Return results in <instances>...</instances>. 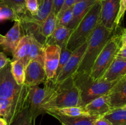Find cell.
<instances>
[{"label": "cell", "instance_id": "cell-1", "mask_svg": "<svg viewBox=\"0 0 126 125\" xmlns=\"http://www.w3.org/2000/svg\"><path fill=\"white\" fill-rule=\"evenodd\" d=\"M10 62L0 70V117L8 125L27 107L30 90L28 86L16 83L11 74Z\"/></svg>", "mask_w": 126, "mask_h": 125}, {"label": "cell", "instance_id": "cell-2", "mask_svg": "<svg viewBox=\"0 0 126 125\" xmlns=\"http://www.w3.org/2000/svg\"><path fill=\"white\" fill-rule=\"evenodd\" d=\"M44 88L46 94L41 107L44 113L47 109L80 106L79 91L72 76L58 83L46 79Z\"/></svg>", "mask_w": 126, "mask_h": 125}, {"label": "cell", "instance_id": "cell-3", "mask_svg": "<svg viewBox=\"0 0 126 125\" xmlns=\"http://www.w3.org/2000/svg\"><path fill=\"white\" fill-rule=\"evenodd\" d=\"M72 77L79 91L80 106L82 107L93 99L108 94L119 81L107 82L102 79L95 80L90 73L85 72H76Z\"/></svg>", "mask_w": 126, "mask_h": 125}, {"label": "cell", "instance_id": "cell-4", "mask_svg": "<svg viewBox=\"0 0 126 125\" xmlns=\"http://www.w3.org/2000/svg\"><path fill=\"white\" fill-rule=\"evenodd\" d=\"M113 31L98 24L87 40V47L76 72L90 73L92 66Z\"/></svg>", "mask_w": 126, "mask_h": 125}, {"label": "cell", "instance_id": "cell-5", "mask_svg": "<svg viewBox=\"0 0 126 125\" xmlns=\"http://www.w3.org/2000/svg\"><path fill=\"white\" fill-rule=\"evenodd\" d=\"M101 4L100 0L93 5L76 28L73 30L66 48L74 51L86 42L99 23Z\"/></svg>", "mask_w": 126, "mask_h": 125}, {"label": "cell", "instance_id": "cell-6", "mask_svg": "<svg viewBox=\"0 0 126 125\" xmlns=\"http://www.w3.org/2000/svg\"><path fill=\"white\" fill-rule=\"evenodd\" d=\"M121 47L120 34L112 35L96 58L91 69L90 74L94 80H98L102 78L116 57Z\"/></svg>", "mask_w": 126, "mask_h": 125}, {"label": "cell", "instance_id": "cell-7", "mask_svg": "<svg viewBox=\"0 0 126 125\" xmlns=\"http://www.w3.org/2000/svg\"><path fill=\"white\" fill-rule=\"evenodd\" d=\"M46 79L44 59L38 58L31 60L26 66L24 84L32 87L44 83Z\"/></svg>", "mask_w": 126, "mask_h": 125}, {"label": "cell", "instance_id": "cell-8", "mask_svg": "<svg viewBox=\"0 0 126 125\" xmlns=\"http://www.w3.org/2000/svg\"><path fill=\"white\" fill-rule=\"evenodd\" d=\"M100 16L98 24L113 32L116 29L115 22L119 7L120 0H100Z\"/></svg>", "mask_w": 126, "mask_h": 125}, {"label": "cell", "instance_id": "cell-9", "mask_svg": "<svg viewBox=\"0 0 126 125\" xmlns=\"http://www.w3.org/2000/svg\"><path fill=\"white\" fill-rule=\"evenodd\" d=\"M61 49L57 45H45L44 49V66L47 80L54 79L56 76Z\"/></svg>", "mask_w": 126, "mask_h": 125}, {"label": "cell", "instance_id": "cell-10", "mask_svg": "<svg viewBox=\"0 0 126 125\" xmlns=\"http://www.w3.org/2000/svg\"><path fill=\"white\" fill-rule=\"evenodd\" d=\"M87 47V41L85 42L82 45L73 51L72 54L67 63L63 67L62 71L58 75L57 77L54 79H52L55 83L60 82L72 76L77 71L78 68L81 62V59Z\"/></svg>", "mask_w": 126, "mask_h": 125}, {"label": "cell", "instance_id": "cell-11", "mask_svg": "<svg viewBox=\"0 0 126 125\" xmlns=\"http://www.w3.org/2000/svg\"><path fill=\"white\" fill-rule=\"evenodd\" d=\"M45 94L46 90L44 88H41L39 85L30 87L27 107L34 120L38 115L44 114L41 107L45 98Z\"/></svg>", "mask_w": 126, "mask_h": 125}, {"label": "cell", "instance_id": "cell-12", "mask_svg": "<svg viewBox=\"0 0 126 125\" xmlns=\"http://www.w3.org/2000/svg\"><path fill=\"white\" fill-rule=\"evenodd\" d=\"M112 110L123 108L126 105V79L119 80L107 94Z\"/></svg>", "mask_w": 126, "mask_h": 125}, {"label": "cell", "instance_id": "cell-13", "mask_svg": "<svg viewBox=\"0 0 126 125\" xmlns=\"http://www.w3.org/2000/svg\"><path fill=\"white\" fill-rule=\"evenodd\" d=\"M24 35L20 22L19 20L15 21L13 26L6 33V35L4 36V38L1 44L2 50L5 52L13 55L20 40Z\"/></svg>", "mask_w": 126, "mask_h": 125}, {"label": "cell", "instance_id": "cell-14", "mask_svg": "<svg viewBox=\"0 0 126 125\" xmlns=\"http://www.w3.org/2000/svg\"><path fill=\"white\" fill-rule=\"evenodd\" d=\"M89 116L103 117L112 110L107 94L95 98L83 106Z\"/></svg>", "mask_w": 126, "mask_h": 125}, {"label": "cell", "instance_id": "cell-15", "mask_svg": "<svg viewBox=\"0 0 126 125\" xmlns=\"http://www.w3.org/2000/svg\"><path fill=\"white\" fill-rule=\"evenodd\" d=\"M126 75V60L116 57L101 79L107 82L118 81Z\"/></svg>", "mask_w": 126, "mask_h": 125}, {"label": "cell", "instance_id": "cell-16", "mask_svg": "<svg viewBox=\"0 0 126 125\" xmlns=\"http://www.w3.org/2000/svg\"><path fill=\"white\" fill-rule=\"evenodd\" d=\"M99 0H82L75 3L73 6V17L72 21L68 26V28L73 30L90 9Z\"/></svg>", "mask_w": 126, "mask_h": 125}, {"label": "cell", "instance_id": "cell-17", "mask_svg": "<svg viewBox=\"0 0 126 125\" xmlns=\"http://www.w3.org/2000/svg\"><path fill=\"white\" fill-rule=\"evenodd\" d=\"M72 31L73 29L68 27L57 25L54 33L46 40L45 45L54 44L60 47L61 49L66 48L68 41Z\"/></svg>", "mask_w": 126, "mask_h": 125}, {"label": "cell", "instance_id": "cell-18", "mask_svg": "<svg viewBox=\"0 0 126 125\" xmlns=\"http://www.w3.org/2000/svg\"><path fill=\"white\" fill-rule=\"evenodd\" d=\"M52 8L53 0H43L41 3L39 4L36 15H32L28 11L22 15L28 20L39 25L41 26L42 22L52 12Z\"/></svg>", "mask_w": 126, "mask_h": 125}, {"label": "cell", "instance_id": "cell-19", "mask_svg": "<svg viewBox=\"0 0 126 125\" xmlns=\"http://www.w3.org/2000/svg\"><path fill=\"white\" fill-rule=\"evenodd\" d=\"M31 45V37L28 35H24L20 40L17 45L14 52L13 58L11 61H15L17 60H22L24 62L25 65L27 66L29 63L28 61V55H29L30 49Z\"/></svg>", "mask_w": 126, "mask_h": 125}, {"label": "cell", "instance_id": "cell-20", "mask_svg": "<svg viewBox=\"0 0 126 125\" xmlns=\"http://www.w3.org/2000/svg\"><path fill=\"white\" fill-rule=\"evenodd\" d=\"M59 120L62 125H93L95 120L99 117L92 116H79L69 117L56 114H50Z\"/></svg>", "mask_w": 126, "mask_h": 125}, {"label": "cell", "instance_id": "cell-21", "mask_svg": "<svg viewBox=\"0 0 126 125\" xmlns=\"http://www.w3.org/2000/svg\"><path fill=\"white\" fill-rule=\"evenodd\" d=\"M45 113L56 114L62 116L74 117L79 116H89L84 107L82 106L66 107L58 108V109H47L45 110Z\"/></svg>", "mask_w": 126, "mask_h": 125}, {"label": "cell", "instance_id": "cell-22", "mask_svg": "<svg viewBox=\"0 0 126 125\" xmlns=\"http://www.w3.org/2000/svg\"><path fill=\"white\" fill-rule=\"evenodd\" d=\"M57 26V17L52 12L42 22L40 26V33L45 42L51 36ZM46 44V42H45Z\"/></svg>", "mask_w": 126, "mask_h": 125}, {"label": "cell", "instance_id": "cell-23", "mask_svg": "<svg viewBox=\"0 0 126 125\" xmlns=\"http://www.w3.org/2000/svg\"><path fill=\"white\" fill-rule=\"evenodd\" d=\"M11 71L14 79L18 85L24 84L25 68L24 62L22 60L11 61Z\"/></svg>", "mask_w": 126, "mask_h": 125}, {"label": "cell", "instance_id": "cell-24", "mask_svg": "<svg viewBox=\"0 0 126 125\" xmlns=\"http://www.w3.org/2000/svg\"><path fill=\"white\" fill-rule=\"evenodd\" d=\"M103 117L113 125H126V110L123 108L112 110Z\"/></svg>", "mask_w": 126, "mask_h": 125}, {"label": "cell", "instance_id": "cell-25", "mask_svg": "<svg viewBox=\"0 0 126 125\" xmlns=\"http://www.w3.org/2000/svg\"><path fill=\"white\" fill-rule=\"evenodd\" d=\"M31 37V45L28 55V61L38 58L44 59V45L33 37Z\"/></svg>", "mask_w": 126, "mask_h": 125}, {"label": "cell", "instance_id": "cell-26", "mask_svg": "<svg viewBox=\"0 0 126 125\" xmlns=\"http://www.w3.org/2000/svg\"><path fill=\"white\" fill-rule=\"evenodd\" d=\"M19 19V15L2 1H0V23L7 20L17 21Z\"/></svg>", "mask_w": 126, "mask_h": 125}, {"label": "cell", "instance_id": "cell-27", "mask_svg": "<svg viewBox=\"0 0 126 125\" xmlns=\"http://www.w3.org/2000/svg\"><path fill=\"white\" fill-rule=\"evenodd\" d=\"M34 119L28 107L20 113L9 125H34Z\"/></svg>", "mask_w": 126, "mask_h": 125}, {"label": "cell", "instance_id": "cell-28", "mask_svg": "<svg viewBox=\"0 0 126 125\" xmlns=\"http://www.w3.org/2000/svg\"><path fill=\"white\" fill-rule=\"evenodd\" d=\"M11 7L18 15L27 12L26 8V0H0Z\"/></svg>", "mask_w": 126, "mask_h": 125}, {"label": "cell", "instance_id": "cell-29", "mask_svg": "<svg viewBox=\"0 0 126 125\" xmlns=\"http://www.w3.org/2000/svg\"><path fill=\"white\" fill-rule=\"evenodd\" d=\"M72 51L68 49L67 48H65V49H62L60 50V58H59V65H58L57 70L56 72V76L55 78H56L58 76V75L60 73L63 67L67 63L68 61L70 59V56H71V54H72Z\"/></svg>", "mask_w": 126, "mask_h": 125}, {"label": "cell", "instance_id": "cell-30", "mask_svg": "<svg viewBox=\"0 0 126 125\" xmlns=\"http://www.w3.org/2000/svg\"><path fill=\"white\" fill-rule=\"evenodd\" d=\"M73 17V7H71L66 10L61 15L57 17V25L68 27L72 21Z\"/></svg>", "mask_w": 126, "mask_h": 125}, {"label": "cell", "instance_id": "cell-31", "mask_svg": "<svg viewBox=\"0 0 126 125\" xmlns=\"http://www.w3.org/2000/svg\"><path fill=\"white\" fill-rule=\"evenodd\" d=\"M39 6L38 0H26V8L32 15H36Z\"/></svg>", "mask_w": 126, "mask_h": 125}, {"label": "cell", "instance_id": "cell-32", "mask_svg": "<svg viewBox=\"0 0 126 125\" xmlns=\"http://www.w3.org/2000/svg\"><path fill=\"white\" fill-rule=\"evenodd\" d=\"M126 11V0H120L119 2V7L118 11V15H117L116 19L115 22L116 28L120 25L121 22L124 17Z\"/></svg>", "mask_w": 126, "mask_h": 125}, {"label": "cell", "instance_id": "cell-33", "mask_svg": "<svg viewBox=\"0 0 126 125\" xmlns=\"http://www.w3.org/2000/svg\"><path fill=\"white\" fill-rule=\"evenodd\" d=\"M64 2H65V0H53L52 12L56 15V17L60 12Z\"/></svg>", "mask_w": 126, "mask_h": 125}, {"label": "cell", "instance_id": "cell-34", "mask_svg": "<svg viewBox=\"0 0 126 125\" xmlns=\"http://www.w3.org/2000/svg\"><path fill=\"white\" fill-rule=\"evenodd\" d=\"M75 1H76V0H65V2H64L63 5L62 7L61 10H60L59 14L57 15V17L61 15L62 14V13H63L66 10H67L68 9H69L70 7H73V6L75 4Z\"/></svg>", "mask_w": 126, "mask_h": 125}, {"label": "cell", "instance_id": "cell-35", "mask_svg": "<svg viewBox=\"0 0 126 125\" xmlns=\"http://www.w3.org/2000/svg\"><path fill=\"white\" fill-rule=\"evenodd\" d=\"M10 62L11 60L9 58H8L4 53L0 51V70L7 66Z\"/></svg>", "mask_w": 126, "mask_h": 125}, {"label": "cell", "instance_id": "cell-36", "mask_svg": "<svg viewBox=\"0 0 126 125\" xmlns=\"http://www.w3.org/2000/svg\"><path fill=\"white\" fill-rule=\"evenodd\" d=\"M93 125H113L105 117H99L95 120Z\"/></svg>", "mask_w": 126, "mask_h": 125}, {"label": "cell", "instance_id": "cell-37", "mask_svg": "<svg viewBox=\"0 0 126 125\" xmlns=\"http://www.w3.org/2000/svg\"><path fill=\"white\" fill-rule=\"evenodd\" d=\"M121 36V49H123L126 47V28H124L120 34Z\"/></svg>", "mask_w": 126, "mask_h": 125}, {"label": "cell", "instance_id": "cell-38", "mask_svg": "<svg viewBox=\"0 0 126 125\" xmlns=\"http://www.w3.org/2000/svg\"><path fill=\"white\" fill-rule=\"evenodd\" d=\"M116 57L126 60V47L119 50V51L117 53Z\"/></svg>", "mask_w": 126, "mask_h": 125}, {"label": "cell", "instance_id": "cell-39", "mask_svg": "<svg viewBox=\"0 0 126 125\" xmlns=\"http://www.w3.org/2000/svg\"><path fill=\"white\" fill-rule=\"evenodd\" d=\"M0 125H8L6 120L0 117Z\"/></svg>", "mask_w": 126, "mask_h": 125}, {"label": "cell", "instance_id": "cell-40", "mask_svg": "<svg viewBox=\"0 0 126 125\" xmlns=\"http://www.w3.org/2000/svg\"><path fill=\"white\" fill-rule=\"evenodd\" d=\"M4 36L1 35V34H0V45H1V44H2V42H3V40H4Z\"/></svg>", "mask_w": 126, "mask_h": 125}, {"label": "cell", "instance_id": "cell-41", "mask_svg": "<svg viewBox=\"0 0 126 125\" xmlns=\"http://www.w3.org/2000/svg\"><path fill=\"white\" fill-rule=\"evenodd\" d=\"M38 3H39V5L41 3V2L43 1V0H38Z\"/></svg>", "mask_w": 126, "mask_h": 125}, {"label": "cell", "instance_id": "cell-42", "mask_svg": "<svg viewBox=\"0 0 126 125\" xmlns=\"http://www.w3.org/2000/svg\"><path fill=\"white\" fill-rule=\"evenodd\" d=\"M82 1V0H76V1H75V3H76V2H79V1Z\"/></svg>", "mask_w": 126, "mask_h": 125}, {"label": "cell", "instance_id": "cell-43", "mask_svg": "<svg viewBox=\"0 0 126 125\" xmlns=\"http://www.w3.org/2000/svg\"><path fill=\"white\" fill-rule=\"evenodd\" d=\"M123 109H124V110H126V105H125V106H124V107H123Z\"/></svg>", "mask_w": 126, "mask_h": 125}, {"label": "cell", "instance_id": "cell-44", "mask_svg": "<svg viewBox=\"0 0 126 125\" xmlns=\"http://www.w3.org/2000/svg\"><path fill=\"white\" fill-rule=\"evenodd\" d=\"M124 78H126V75L125 76V77H124Z\"/></svg>", "mask_w": 126, "mask_h": 125}]
</instances>
